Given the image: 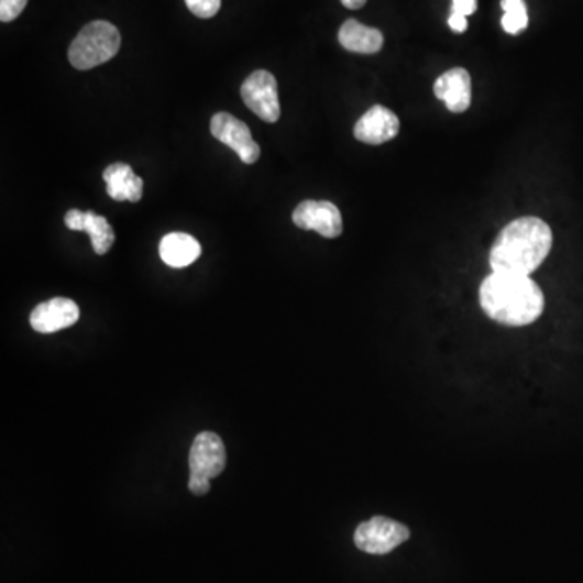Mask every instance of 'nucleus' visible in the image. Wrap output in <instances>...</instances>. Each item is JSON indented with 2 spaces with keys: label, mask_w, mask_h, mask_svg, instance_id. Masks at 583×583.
Returning a JSON list of instances; mask_svg holds the SVG:
<instances>
[{
  "label": "nucleus",
  "mask_w": 583,
  "mask_h": 583,
  "mask_svg": "<svg viewBox=\"0 0 583 583\" xmlns=\"http://www.w3.org/2000/svg\"><path fill=\"white\" fill-rule=\"evenodd\" d=\"M292 219L297 228L318 232L326 239H336L344 231L341 211L329 201H304L295 208Z\"/></svg>",
  "instance_id": "8"
},
{
  "label": "nucleus",
  "mask_w": 583,
  "mask_h": 583,
  "mask_svg": "<svg viewBox=\"0 0 583 583\" xmlns=\"http://www.w3.org/2000/svg\"><path fill=\"white\" fill-rule=\"evenodd\" d=\"M501 7L504 10L501 20L504 31L509 34L522 33L528 26L527 6L524 0H501Z\"/></svg>",
  "instance_id": "16"
},
{
  "label": "nucleus",
  "mask_w": 583,
  "mask_h": 583,
  "mask_svg": "<svg viewBox=\"0 0 583 583\" xmlns=\"http://www.w3.org/2000/svg\"><path fill=\"white\" fill-rule=\"evenodd\" d=\"M185 3L200 19H212L221 9V0H185Z\"/></svg>",
  "instance_id": "17"
},
{
  "label": "nucleus",
  "mask_w": 583,
  "mask_h": 583,
  "mask_svg": "<svg viewBox=\"0 0 583 583\" xmlns=\"http://www.w3.org/2000/svg\"><path fill=\"white\" fill-rule=\"evenodd\" d=\"M226 446L222 439L211 431H204L195 438L190 449V479L188 488L194 495L205 496L211 488V480L226 469Z\"/></svg>",
  "instance_id": "4"
},
{
  "label": "nucleus",
  "mask_w": 583,
  "mask_h": 583,
  "mask_svg": "<svg viewBox=\"0 0 583 583\" xmlns=\"http://www.w3.org/2000/svg\"><path fill=\"white\" fill-rule=\"evenodd\" d=\"M435 95L444 101L446 108L454 114H462L472 102V80L465 68H452L438 78Z\"/></svg>",
  "instance_id": "12"
},
{
  "label": "nucleus",
  "mask_w": 583,
  "mask_h": 583,
  "mask_svg": "<svg viewBox=\"0 0 583 583\" xmlns=\"http://www.w3.org/2000/svg\"><path fill=\"white\" fill-rule=\"evenodd\" d=\"M240 92H242L246 108L255 112L264 122L274 123L279 120V95H277V81L273 74L266 70L253 72L243 81Z\"/></svg>",
  "instance_id": "6"
},
{
  "label": "nucleus",
  "mask_w": 583,
  "mask_h": 583,
  "mask_svg": "<svg viewBox=\"0 0 583 583\" xmlns=\"http://www.w3.org/2000/svg\"><path fill=\"white\" fill-rule=\"evenodd\" d=\"M449 26H451L452 31H455V33H464L466 29H469V23H466V16L461 15V13L452 12L451 16H449L448 20Z\"/></svg>",
  "instance_id": "20"
},
{
  "label": "nucleus",
  "mask_w": 583,
  "mask_h": 583,
  "mask_svg": "<svg viewBox=\"0 0 583 583\" xmlns=\"http://www.w3.org/2000/svg\"><path fill=\"white\" fill-rule=\"evenodd\" d=\"M80 320V308L70 298L56 297L37 305L30 315L31 328L41 334H53Z\"/></svg>",
  "instance_id": "9"
},
{
  "label": "nucleus",
  "mask_w": 583,
  "mask_h": 583,
  "mask_svg": "<svg viewBox=\"0 0 583 583\" xmlns=\"http://www.w3.org/2000/svg\"><path fill=\"white\" fill-rule=\"evenodd\" d=\"M29 0H0V20L3 23L13 22L22 15Z\"/></svg>",
  "instance_id": "18"
},
{
  "label": "nucleus",
  "mask_w": 583,
  "mask_h": 583,
  "mask_svg": "<svg viewBox=\"0 0 583 583\" xmlns=\"http://www.w3.org/2000/svg\"><path fill=\"white\" fill-rule=\"evenodd\" d=\"M342 6L345 7V9L350 10H359L362 9L363 6H365L366 0H341Z\"/></svg>",
  "instance_id": "21"
},
{
  "label": "nucleus",
  "mask_w": 583,
  "mask_h": 583,
  "mask_svg": "<svg viewBox=\"0 0 583 583\" xmlns=\"http://www.w3.org/2000/svg\"><path fill=\"white\" fill-rule=\"evenodd\" d=\"M553 246V232L538 218H520L497 235L490 253L493 273L530 276L543 264Z\"/></svg>",
  "instance_id": "1"
},
{
  "label": "nucleus",
  "mask_w": 583,
  "mask_h": 583,
  "mask_svg": "<svg viewBox=\"0 0 583 583\" xmlns=\"http://www.w3.org/2000/svg\"><path fill=\"white\" fill-rule=\"evenodd\" d=\"M160 255L170 267H187L201 255V245L195 237L184 232L167 233L160 243Z\"/></svg>",
  "instance_id": "14"
},
{
  "label": "nucleus",
  "mask_w": 583,
  "mask_h": 583,
  "mask_svg": "<svg viewBox=\"0 0 583 583\" xmlns=\"http://www.w3.org/2000/svg\"><path fill=\"white\" fill-rule=\"evenodd\" d=\"M211 133L219 142L232 147L245 164H255L262 150L253 140L249 125L228 112L212 116Z\"/></svg>",
  "instance_id": "7"
},
{
  "label": "nucleus",
  "mask_w": 583,
  "mask_h": 583,
  "mask_svg": "<svg viewBox=\"0 0 583 583\" xmlns=\"http://www.w3.org/2000/svg\"><path fill=\"white\" fill-rule=\"evenodd\" d=\"M106 185H108V195L116 201H136L143 197V180L129 164H111L102 174Z\"/></svg>",
  "instance_id": "13"
},
{
  "label": "nucleus",
  "mask_w": 583,
  "mask_h": 583,
  "mask_svg": "<svg viewBox=\"0 0 583 583\" xmlns=\"http://www.w3.org/2000/svg\"><path fill=\"white\" fill-rule=\"evenodd\" d=\"M65 226L70 231L87 232L91 239L92 250L96 255H106L116 242V233L105 216L96 215L92 211H80L70 209L65 215Z\"/></svg>",
  "instance_id": "11"
},
{
  "label": "nucleus",
  "mask_w": 583,
  "mask_h": 583,
  "mask_svg": "<svg viewBox=\"0 0 583 583\" xmlns=\"http://www.w3.org/2000/svg\"><path fill=\"white\" fill-rule=\"evenodd\" d=\"M339 43L350 53L376 54L383 47L384 36L380 30L370 29L356 20H348L339 30Z\"/></svg>",
  "instance_id": "15"
},
{
  "label": "nucleus",
  "mask_w": 583,
  "mask_h": 583,
  "mask_svg": "<svg viewBox=\"0 0 583 583\" xmlns=\"http://www.w3.org/2000/svg\"><path fill=\"white\" fill-rule=\"evenodd\" d=\"M122 37L112 23L98 20L88 23L68 50V61L78 70H89L111 61L119 53Z\"/></svg>",
  "instance_id": "3"
},
{
  "label": "nucleus",
  "mask_w": 583,
  "mask_h": 583,
  "mask_svg": "<svg viewBox=\"0 0 583 583\" xmlns=\"http://www.w3.org/2000/svg\"><path fill=\"white\" fill-rule=\"evenodd\" d=\"M480 305L493 321L519 328L541 317L544 297L530 276L493 273L480 287Z\"/></svg>",
  "instance_id": "2"
},
{
  "label": "nucleus",
  "mask_w": 583,
  "mask_h": 583,
  "mask_svg": "<svg viewBox=\"0 0 583 583\" xmlns=\"http://www.w3.org/2000/svg\"><path fill=\"white\" fill-rule=\"evenodd\" d=\"M476 10V0H452V12L461 13V15H472Z\"/></svg>",
  "instance_id": "19"
},
{
  "label": "nucleus",
  "mask_w": 583,
  "mask_h": 583,
  "mask_svg": "<svg viewBox=\"0 0 583 583\" xmlns=\"http://www.w3.org/2000/svg\"><path fill=\"white\" fill-rule=\"evenodd\" d=\"M400 122L397 116L384 106H373L362 119L355 123L353 135L366 145H383L396 139Z\"/></svg>",
  "instance_id": "10"
},
{
  "label": "nucleus",
  "mask_w": 583,
  "mask_h": 583,
  "mask_svg": "<svg viewBox=\"0 0 583 583\" xmlns=\"http://www.w3.org/2000/svg\"><path fill=\"white\" fill-rule=\"evenodd\" d=\"M410 538V530L406 525L387 519V517H373L356 527L353 541L363 553L387 554L406 543Z\"/></svg>",
  "instance_id": "5"
}]
</instances>
